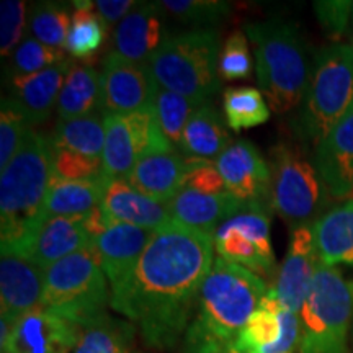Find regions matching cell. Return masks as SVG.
I'll return each mask as SVG.
<instances>
[{
    "mask_svg": "<svg viewBox=\"0 0 353 353\" xmlns=\"http://www.w3.org/2000/svg\"><path fill=\"white\" fill-rule=\"evenodd\" d=\"M213 263V236L170 221L154 234L131 275L112 288L110 307L138 325L145 345L169 350L187 334Z\"/></svg>",
    "mask_w": 353,
    "mask_h": 353,
    "instance_id": "6da1fadb",
    "label": "cell"
},
{
    "mask_svg": "<svg viewBox=\"0 0 353 353\" xmlns=\"http://www.w3.org/2000/svg\"><path fill=\"white\" fill-rule=\"evenodd\" d=\"M270 286L247 268L216 259L198 293L185 347L188 353H232L237 335Z\"/></svg>",
    "mask_w": 353,
    "mask_h": 353,
    "instance_id": "7a4b0ae2",
    "label": "cell"
},
{
    "mask_svg": "<svg viewBox=\"0 0 353 353\" xmlns=\"http://www.w3.org/2000/svg\"><path fill=\"white\" fill-rule=\"evenodd\" d=\"M51 164V139L32 128L10 164L0 172L2 254L20 255L44 223Z\"/></svg>",
    "mask_w": 353,
    "mask_h": 353,
    "instance_id": "3957f363",
    "label": "cell"
},
{
    "mask_svg": "<svg viewBox=\"0 0 353 353\" xmlns=\"http://www.w3.org/2000/svg\"><path fill=\"white\" fill-rule=\"evenodd\" d=\"M254 44L260 92L272 112L288 113L301 105L311 77L307 51L298 28L281 20L245 25Z\"/></svg>",
    "mask_w": 353,
    "mask_h": 353,
    "instance_id": "277c9868",
    "label": "cell"
},
{
    "mask_svg": "<svg viewBox=\"0 0 353 353\" xmlns=\"http://www.w3.org/2000/svg\"><path fill=\"white\" fill-rule=\"evenodd\" d=\"M219 33L193 30L164 39L149 59L159 87L205 105L219 90Z\"/></svg>",
    "mask_w": 353,
    "mask_h": 353,
    "instance_id": "5b68a950",
    "label": "cell"
},
{
    "mask_svg": "<svg viewBox=\"0 0 353 353\" xmlns=\"http://www.w3.org/2000/svg\"><path fill=\"white\" fill-rule=\"evenodd\" d=\"M110 296L112 290L95 244L44 272L41 306L81 329L107 314Z\"/></svg>",
    "mask_w": 353,
    "mask_h": 353,
    "instance_id": "8992f818",
    "label": "cell"
},
{
    "mask_svg": "<svg viewBox=\"0 0 353 353\" xmlns=\"http://www.w3.org/2000/svg\"><path fill=\"white\" fill-rule=\"evenodd\" d=\"M353 110V48L334 44L316 54L296 130L316 148Z\"/></svg>",
    "mask_w": 353,
    "mask_h": 353,
    "instance_id": "52a82bcc",
    "label": "cell"
},
{
    "mask_svg": "<svg viewBox=\"0 0 353 353\" xmlns=\"http://www.w3.org/2000/svg\"><path fill=\"white\" fill-rule=\"evenodd\" d=\"M352 322L353 280L321 263L299 311L298 353H348Z\"/></svg>",
    "mask_w": 353,
    "mask_h": 353,
    "instance_id": "ba28073f",
    "label": "cell"
},
{
    "mask_svg": "<svg viewBox=\"0 0 353 353\" xmlns=\"http://www.w3.org/2000/svg\"><path fill=\"white\" fill-rule=\"evenodd\" d=\"M268 208L294 228L319 219L327 208L329 190L322 182L314 162L301 149L278 143L270 156Z\"/></svg>",
    "mask_w": 353,
    "mask_h": 353,
    "instance_id": "9c48e42d",
    "label": "cell"
},
{
    "mask_svg": "<svg viewBox=\"0 0 353 353\" xmlns=\"http://www.w3.org/2000/svg\"><path fill=\"white\" fill-rule=\"evenodd\" d=\"M101 114L105 121L101 175L107 180H128L141 157L175 149L161 130L154 105L128 114Z\"/></svg>",
    "mask_w": 353,
    "mask_h": 353,
    "instance_id": "30bf717a",
    "label": "cell"
},
{
    "mask_svg": "<svg viewBox=\"0 0 353 353\" xmlns=\"http://www.w3.org/2000/svg\"><path fill=\"white\" fill-rule=\"evenodd\" d=\"M214 249L219 259L228 260L260 278L273 275L276 267L270 236L267 205H249L216 229Z\"/></svg>",
    "mask_w": 353,
    "mask_h": 353,
    "instance_id": "8fae6325",
    "label": "cell"
},
{
    "mask_svg": "<svg viewBox=\"0 0 353 353\" xmlns=\"http://www.w3.org/2000/svg\"><path fill=\"white\" fill-rule=\"evenodd\" d=\"M103 113L128 114L152 107L159 83L149 63H132L108 52L100 72Z\"/></svg>",
    "mask_w": 353,
    "mask_h": 353,
    "instance_id": "7c38bea8",
    "label": "cell"
},
{
    "mask_svg": "<svg viewBox=\"0 0 353 353\" xmlns=\"http://www.w3.org/2000/svg\"><path fill=\"white\" fill-rule=\"evenodd\" d=\"M81 327L39 306L12 324L2 353H74Z\"/></svg>",
    "mask_w": 353,
    "mask_h": 353,
    "instance_id": "4fadbf2b",
    "label": "cell"
},
{
    "mask_svg": "<svg viewBox=\"0 0 353 353\" xmlns=\"http://www.w3.org/2000/svg\"><path fill=\"white\" fill-rule=\"evenodd\" d=\"M216 167L228 192L242 205H268L270 167L250 141H232L216 159Z\"/></svg>",
    "mask_w": 353,
    "mask_h": 353,
    "instance_id": "5bb4252c",
    "label": "cell"
},
{
    "mask_svg": "<svg viewBox=\"0 0 353 353\" xmlns=\"http://www.w3.org/2000/svg\"><path fill=\"white\" fill-rule=\"evenodd\" d=\"M319 265L321 260L317 255L312 224L294 228L285 260L278 272L275 285L272 286L281 306L299 314Z\"/></svg>",
    "mask_w": 353,
    "mask_h": 353,
    "instance_id": "9a60e30c",
    "label": "cell"
},
{
    "mask_svg": "<svg viewBox=\"0 0 353 353\" xmlns=\"http://www.w3.org/2000/svg\"><path fill=\"white\" fill-rule=\"evenodd\" d=\"M314 165L335 200H353V110L316 145Z\"/></svg>",
    "mask_w": 353,
    "mask_h": 353,
    "instance_id": "2e32d148",
    "label": "cell"
},
{
    "mask_svg": "<svg viewBox=\"0 0 353 353\" xmlns=\"http://www.w3.org/2000/svg\"><path fill=\"white\" fill-rule=\"evenodd\" d=\"M44 270L15 254L0 257V319L13 324L41 306Z\"/></svg>",
    "mask_w": 353,
    "mask_h": 353,
    "instance_id": "e0dca14e",
    "label": "cell"
},
{
    "mask_svg": "<svg viewBox=\"0 0 353 353\" xmlns=\"http://www.w3.org/2000/svg\"><path fill=\"white\" fill-rule=\"evenodd\" d=\"M95 239L88 231L87 216L51 218L41 224L20 257L28 259L46 272L48 268L69 255L94 245Z\"/></svg>",
    "mask_w": 353,
    "mask_h": 353,
    "instance_id": "ac0fdd59",
    "label": "cell"
},
{
    "mask_svg": "<svg viewBox=\"0 0 353 353\" xmlns=\"http://www.w3.org/2000/svg\"><path fill=\"white\" fill-rule=\"evenodd\" d=\"M100 208L107 226L130 224L159 231L172 221L169 203L143 195L123 179L110 180Z\"/></svg>",
    "mask_w": 353,
    "mask_h": 353,
    "instance_id": "d6986e66",
    "label": "cell"
},
{
    "mask_svg": "<svg viewBox=\"0 0 353 353\" xmlns=\"http://www.w3.org/2000/svg\"><path fill=\"white\" fill-rule=\"evenodd\" d=\"M156 231L130 224H110L95 239L110 290L120 286L138 265Z\"/></svg>",
    "mask_w": 353,
    "mask_h": 353,
    "instance_id": "ffe728a7",
    "label": "cell"
},
{
    "mask_svg": "<svg viewBox=\"0 0 353 353\" xmlns=\"http://www.w3.org/2000/svg\"><path fill=\"white\" fill-rule=\"evenodd\" d=\"M242 208H245V205L229 192L211 195L192 188H182L169 201L172 221L210 236H214L216 229Z\"/></svg>",
    "mask_w": 353,
    "mask_h": 353,
    "instance_id": "44dd1931",
    "label": "cell"
},
{
    "mask_svg": "<svg viewBox=\"0 0 353 353\" xmlns=\"http://www.w3.org/2000/svg\"><path fill=\"white\" fill-rule=\"evenodd\" d=\"M162 8L159 3H143L136 7L113 32V54L125 57L132 63H149L162 39Z\"/></svg>",
    "mask_w": 353,
    "mask_h": 353,
    "instance_id": "7402d4cb",
    "label": "cell"
},
{
    "mask_svg": "<svg viewBox=\"0 0 353 353\" xmlns=\"http://www.w3.org/2000/svg\"><path fill=\"white\" fill-rule=\"evenodd\" d=\"M72 65L74 61L64 59L41 72L12 79L10 99L21 108L30 125H39L50 118Z\"/></svg>",
    "mask_w": 353,
    "mask_h": 353,
    "instance_id": "603a6c76",
    "label": "cell"
},
{
    "mask_svg": "<svg viewBox=\"0 0 353 353\" xmlns=\"http://www.w3.org/2000/svg\"><path fill=\"white\" fill-rule=\"evenodd\" d=\"M190 157L174 151L149 154L136 162L128 182L143 195L169 203L183 188Z\"/></svg>",
    "mask_w": 353,
    "mask_h": 353,
    "instance_id": "cb8c5ba5",
    "label": "cell"
},
{
    "mask_svg": "<svg viewBox=\"0 0 353 353\" xmlns=\"http://www.w3.org/2000/svg\"><path fill=\"white\" fill-rule=\"evenodd\" d=\"M317 255L325 267L353 268V200L334 206L312 223Z\"/></svg>",
    "mask_w": 353,
    "mask_h": 353,
    "instance_id": "d4e9b609",
    "label": "cell"
},
{
    "mask_svg": "<svg viewBox=\"0 0 353 353\" xmlns=\"http://www.w3.org/2000/svg\"><path fill=\"white\" fill-rule=\"evenodd\" d=\"M231 143L228 123H224L223 117L208 101L201 105L188 120L180 143V151L187 157L213 161L226 151Z\"/></svg>",
    "mask_w": 353,
    "mask_h": 353,
    "instance_id": "484cf974",
    "label": "cell"
},
{
    "mask_svg": "<svg viewBox=\"0 0 353 353\" xmlns=\"http://www.w3.org/2000/svg\"><path fill=\"white\" fill-rule=\"evenodd\" d=\"M108 182L110 180L100 175L90 180L51 183L44 203V221L90 214L100 208Z\"/></svg>",
    "mask_w": 353,
    "mask_h": 353,
    "instance_id": "4316f807",
    "label": "cell"
},
{
    "mask_svg": "<svg viewBox=\"0 0 353 353\" xmlns=\"http://www.w3.org/2000/svg\"><path fill=\"white\" fill-rule=\"evenodd\" d=\"M59 121L103 113L100 74L88 64H74L57 100Z\"/></svg>",
    "mask_w": 353,
    "mask_h": 353,
    "instance_id": "83f0119b",
    "label": "cell"
},
{
    "mask_svg": "<svg viewBox=\"0 0 353 353\" xmlns=\"http://www.w3.org/2000/svg\"><path fill=\"white\" fill-rule=\"evenodd\" d=\"M50 139L54 149H65L87 157L101 159L105 145L103 114L94 113L76 120L59 121Z\"/></svg>",
    "mask_w": 353,
    "mask_h": 353,
    "instance_id": "f1b7e54d",
    "label": "cell"
},
{
    "mask_svg": "<svg viewBox=\"0 0 353 353\" xmlns=\"http://www.w3.org/2000/svg\"><path fill=\"white\" fill-rule=\"evenodd\" d=\"M281 309L283 306L270 286L259 307L237 335L232 353H249L275 343L281 335Z\"/></svg>",
    "mask_w": 353,
    "mask_h": 353,
    "instance_id": "f546056e",
    "label": "cell"
},
{
    "mask_svg": "<svg viewBox=\"0 0 353 353\" xmlns=\"http://www.w3.org/2000/svg\"><path fill=\"white\" fill-rule=\"evenodd\" d=\"M134 332V325L130 322L105 314L81 329L74 353H138Z\"/></svg>",
    "mask_w": 353,
    "mask_h": 353,
    "instance_id": "4dcf8cb0",
    "label": "cell"
},
{
    "mask_svg": "<svg viewBox=\"0 0 353 353\" xmlns=\"http://www.w3.org/2000/svg\"><path fill=\"white\" fill-rule=\"evenodd\" d=\"M223 110L228 126L236 132L263 125L270 120L272 114L263 94L255 87L226 88Z\"/></svg>",
    "mask_w": 353,
    "mask_h": 353,
    "instance_id": "1f68e13d",
    "label": "cell"
},
{
    "mask_svg": "<svg viewBox=\"0 0 353 353\" xmlns=\"http://www.w3.org/2000/svg\"><path fill=\"white\" fill-rule=\"evenodd\" d=\"M70 21L72 17L63 3L39 2L30 8L28 28L32 38L54 50H65Z\"/></svg>",
    "mask_w": 353,
    "mask_h": 353,
    "instance_id": "d6a6232c",
    "label": "cell"
},
{
    "mask_svg": "<svg viewBox=\"0 0 353 353\" xmlns=\"http://www.w3.org/2000/svg\"><path fill=\"white\" fill-rule=\"evenodd\" d=\"M107 37V23L94 8H76L72 13L65 51L74 59H87L100 50Z\"/></svg>",
    "mask_w": 353,
    "mask_h": 353,
    "instance_id": "836d02e7",
    "label": "cell"
},
{
    "mask_svg": "<svg viewBox=\"0 0 353 353\" xmlns=\"http://www.w3.org/2000/svg\"><path fill=\"white\" fill-rule=\"evenodd\" d=\"M200 107L201 103L188 99V97L159 87L154 108H156L157 121L161 125L162 132L174 148H176V145L180 148L187 123Z\"/></svg>",
    "mask_w": 353,
    "mask_h": 353,
    "instance_id": "e575fe53",
    "label": "cell"
},
{
    "mask_svg": "<svg viewBox=\"0 0 353 353\" xmlns=\"http://www.w3.org/2000/svg\"><path fill=\"white\" fill-rule=\"evenodd\" d=\"M65 59L63 50L46 46V44L37 41L34 38H26L20 43V46L13 51L10 56V72L13 77L30 76V74L41 72L44 69H50L52 65L63 63Z\"/></svg>",
    "mask_w": 353,
    "mask_h": 353,
    "instance_id": "d590c367",
    "label": "cell"
},
{
    "mask_svg": "<svg viewBox=\"0 0 353 353\" xmlns=\"http://www.w3.org/2000/svg\"><path fill=\"white\" fill-rule=\"evenodd\" d=\"M25 113L12 99L2 100L0 110V172L10 164V161L19 152L23 141L32 130Z\"/></svg>",
    "mask_w": 353,
    "mask_h": 353,
    "instance_id": "8d00e7d4",
    "label": "cell"
},
{
    "mask_svg": "<svg viewBox=\"0 0 353 353\" xmlns=\"http://www.w3.org/2000/svg\"><path fill=\"white\" fill-rule=\"evenodd\" d=\"M157 3L162 12L188 25L218 23L232 8L224 0H162Z\"/></svg>",
    "mask_w": 353,
    "mask_h": 353,
    "instance_id": "74e56055",
    "label": "cell"
},
{
    "mask_svg": "<svg viewBox=\"0 0 353 353\" xmlns=\"http://www.w3.org/2000/svg\"><path fill=\"white\" fill-rule=\"evenodd\" d=\"M101 175V159L52 148L51 183L90 180Z\"/></svg>",
    "mask_w": 353,
    "mask_h": 353,
    "instance_id": "f35d334b",
    "label": "cell"
},
{
    "mask_svg": "<svg viewBox=\"0 0 353 353\" xmlns=\"http://www.w3.org/2000/svg\"><path fill=\"white\" fill-rule=\"evenodd\" d=\"M252 56L249 51L245 34L242 32L232 33L221 46L219 52V77L224 81L247 79L252 72Z\"/></svg>",
    "mask_w": 353,
    "mask_h": 353,
    "instance_id": "ab89813d",
    "label": "cell"
},
{
    "mask_svg": "<svg viewBox=\"0 0 353 353\" xmlns=\"http://www.w3.org/2000/svg\"><path fill=\"white\" fill-rule=\"evenodd\" d=\"M26 25V3L2 0L0 3V52L6 57L20 46Z\"/></svg>",
    "mask_w": 353,
    "mask_h": 353,
    "instance_id": "60d3db41",
    "label": "cell"
},
{
    "mask_svg": "<svg viewBox=\"0 0 353 353\" xmlns=\"http://www.w3.org/2000/svg\"><path fill=\"white\" fill-rule=\"evenodd\" d=\"M183 188H192L201 193H211V195L228 192L216 162L198 157H190V167L185 175Z\"/></svg>",
    "mask_w": 353,
    "mask_h": 353,
    "instance_id": "b9f144b4",
    "label": "cell"
},
{
    "mask_svg": "<svg viewBox=\"0 0 353 353\" xmlns=\"http://www.w3.org/2000/svg\"><path fill=\"white\" fill-rule=\"evenodd\" d=\"M353 2L348 0H321L314 2L317 20L332 39H339L347 32L348 21L352 20Z\"/></svg>",
    "mask_w": 353,
    "mask_h": 353,
    "instance_id": "7bdbcfd3",
    "label": "cell"
},
{
    "mask_svg": "<svg viewBox=\"0 0 353 353\" xmlns=\"http://www.w3.org/2000/svg\"><path fill=\"white\" fill-rule=\"evenodd\" d=\"M281 335L272 345L249 353H298L299 350V314L281 309Z\"/></svg>",
    "mask_w": 353,
    "mask_h": 353,
    "instance_id": "ee69618b",
    "label": "cell"
},
{
    "mask_svg": "<svg viewBox=\"0 0 353 353\" xmlns=\"http://www.w3.org/2000/svg\"><path fill=\"white\" fill-rule=\"evenodd\" d=\"M94 3L95 10L99 12V15L107 25H114L125 20L138 6V2L134 0H97Z\"/></svg>",
    "mask_w": 353,
    "mask_h": 353,
    "instance_id": "f6af8a7d",
    "label": "cell"
},
{
    "mask_svg": "<svg viewBox=\"0 0 353 353\" xmlns=\"http://www.w3.org/2000/svg\"><path fill=\"white\" fill-rule=\"evenodd\" d=\"M352 23H353V8H352Z\"/></svg>",
    "mask_w": 353,
    "mask_h": 353,
    "instance_id": "bcb514c9",
    "label": "cell"
},
{
    "mask_svg": "<svg viewBox=\"0 0 353 353\" xmlns=\"http://www.w3.org/2000/svg\"><path fill=\"white\" fill-rule=\"evenodd\" d=\"M352 48H353V44H352Z\"/></svg>",
    "mask_w": 353,
    "mask_h": 353,
    "instance_id": "7dc6e473",
    "label": "cell"
}]
</instances>
